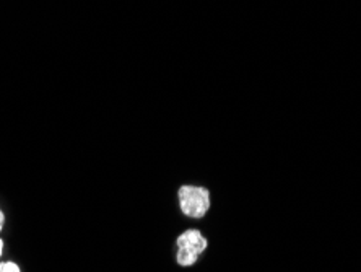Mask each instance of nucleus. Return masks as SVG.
I'll return each mask as SVG.
<instances>
[{
  "label": "nucleus",
  "instance_id": "f257e3e1",
  "mask_svg": "<svg viewBox=\"0 0 361 272\" xmlns=\"http://www.w3.org/2000/svg\"><path fill=\"white\" fill-rule=\"evenodd\" d=\"M179 209L185 217L202 218L210 211L212 197L210 191L204 186L184 184L178 189Z\"/></svg>",
  "mask_w": 361,
  "mask_h": 272
},
{
  "label": "nucleus",
  "instance_id": "f03ea898",
  "mask_svg": "<svg viewBox=\"0 0 361 272\" xmlns=\"http://www.w3.org/2000/svg\"><path fill=\"white\" fill-rule=\"evenodd\" d=\"M176 263L180 268H190L207 252L209 242H207V238L202 235V232L195 230V228H189V230L179 235L176 240Z\"/></svg>",
  "mask_w": 361,
  "mask_h": 272
},
{
  "label": "nucleus",
  "instance_id": "7ed1b4c3",
  "mask_svg": "<svg viewBox=\"0 0 361 272\" xmlns=\"http://www.w3.org/2000/svg\"><path fill=\"white\" fill-rule=\"evenodd\" d=\"M0 272H21V269L13 261H0Z\"/></svg>",
  "mask_w": 361,
  "mask_h": 272
},
{
  "label": "nucleus",
  "instance_id": "20e7f679",
  "mask_svg": "<svg viewBox=\"0 0 361 272\" xmlns=\"http://www.w3.org/2000/svg\"><path fill=\"white\" fill-rule=\"evenodd\" d=\"M4 225H5V214H4L2 207H0V232L4 230Z\"/></svg>",
  "mask_w": 361,
  "mask_h": 272
},
{
  "label": "nucleus",
  "instance_id": "39448f33",
  "mask_svg": "<svg viewBox=\"0 0 361 272\" xmlns=\"http://www.w3.org/2000/svg\"><path fill=\"white\" fill-rule=\"evenodd\" d=\"M2 253H4V242L0 240V258H2Z\"/></svg>",
  "mask_w": 361,
  "mask_h": 272
}]
</instances>
